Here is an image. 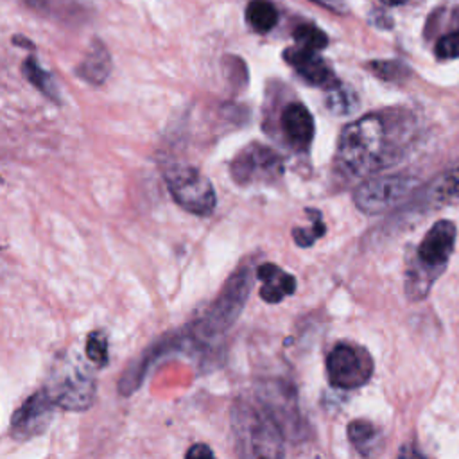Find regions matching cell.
Returning a JSON list of instances; mask_svg holds the SVG:
<instances>
[{
    "label": "cell",
    "mask_w": 459,
    "mask_h": 459,
    "mask_svg": "<svg viewBox=\"0 0 459 459\" xmlns=\"http://www.w3.org/2000/svg\"><path fill=\"white\" fill-rule=\"evenodd\" d=\"M86 355L91 362H95L97 366H104L108 362V342L104 333L100 332H93L88 335V342H86Z\"/></svg>",
    "instance_id": "21"
},
{
    "label": "cell",
    "mask_w": 459,
    "mask_h": 459,
    "mask_svg": "<svg viewBox=\"0 0 459 459\" xmlns=\"http://www.w3.org/2000/svg\"><path fill=\"white\" fill-rule=\"evenodd\" d=\"M348 439L360 454L369 455L380 443V432L373 423L366 420H355L348 425Z\"/></svg>",
    "instance_id": "15"
},
{
    "label": "cell",
    "mask_w": 459,
    "mask_h": 459,
    "mask_svg": "<svg viewBox=\"0 0 459 459\" xmlns=\"http://www.w3.org/2000/svg\"><path fill=\"white\" fill-rule=\"evenodd\" d=\"M285 61L310 84L323 86V88H333L337 82L332 68L316 54V50L303 48V47H292L283 52Z\"/></svg>",
    "instance_id": "11"
},
{
    "label": "cell",
    "mask_w": 459,
    "mask_h": 459,
    "mask_svg": "<svg viewBox=\"0 0 459 459\" xmlns=\"http://www.w3.org/2000/svg\"><path fill=\"white\" fill-rule=\"evenodd\" d=\"M385 5H402V4H407L409 0H382Z\"/></svg>",
    "instance_id": "27"
},
{
    "label": "cell",
    "mask_w": 459,
    "mask_h": 459,
    "mask_svg": "<svg viewBox=\"0 0 459 459\" xmlns=\"http://www.w3.org/2000/svg\"><path fill=\"white\" fill-rule=\"evenodd\" d=\"M246 22L256 32H269L276 22V7L269 0H251L246 7Z\"/></svg>",
    "instance_id": "16"
},
{
    "label": "cell",
    "mask_w": 459,
    "mask_h": 459,
    "mask_svg": "<svg viewBox=\"0 0 459 459\" xmlns=\"http://www.w3.org/2000/svg\"><path fill=\"white\" fill-rule=\"evenodd\" d=\"M45 389L57 407L68 411H84L95 398L93 377L81 364H74L66 357L54 366Z\"/></svg>",
    "instance_id": "6"
},
{
    "label": "cell",
    "mask_w": 459,
    "mask_h": 459,
    "mask_svg": "<svg viewBox=\"0 0 459 459\" xmlns=\"http://www.w3.org/2000/svg\"><path fill=\"white\" fill-rule=\"evenodd\" d=\"M330 95L326 99V106L330 111H333L335 115H350L357 109L359 106V99L357 95L342 84H335L333 88H330Z\"/></svg>",
    "instance_id": "18"
},
{
    "label": "cell",
    "mask_w": 459,
    "mask_h": 459,
    "mask_svg": "<svg viewBox=\"0 0 459 459\" xmlns=\"http://www.w3.org/2000/svg\"><path fill=\"white\" fill-rule=\"evenodd\" d=\"M56 407V402L50 398L45 387L30 394L13 414V437L18 441H25L41 434L50 425Z\"/></svg>",
    "instance_id": "10"
},
{
    "label": "cell",
    "mask_w": 459,
    "mask_h": 459,
    "mask_svg": "<svg viewBox=\"0 0 459 459\" xmlns=\"http://www.w3.org/2000/svg\"><path fill=\"white\" fill-rule=\"evenodd\" d=\"M430 206H445L459 201V169L439 174L425 190Z\"/></svg>",
    "instance_id": "14"
},
{
    "label": "cell",
    "mask_w": 459,
    "mask_h": 459,
    "mask_svg": "<svg viewBox=\"0 0 459 459\" xmlns=\"http://www.w3.org/2000/svg\"><path fill=\"white\" fill-rule=\"evenodd\" d=\"M23 70H25V75L27 79L39 90L43 91L47 97H52V99H57V93H56V86L50 79V75L38 65V61L34 59H27L25 65H23Z\"/></svg>",
    "instance_id": "20"
},
{
    "label": "cell",
    "mask_w": 459,
    "mask_h": 459,
    "mask_svg": "<svg viewBox=\"0 0 459 459\" xmlns=\"http://www.w3.org/2000/svg\"><path fill=\"white\" fill-rule=\"evenodd\" d=\"M436 56L441 59L459 57V30H454L436 43Z\"/></svg>",
    "instance_id": "23"
},
{
    "label": "cell",
    "mask_w": 459,
    "mask_h": 459,
    "mask_svg": "<svg viewBox=\"0 0 459 459\" xmlns=\"http://www.w3.org/2000/svg\"><path fill=\"white\" fill-rule=\"evenodd\" d=\"M371 70L385 81H396L402 77L405 66L398 61H375L371 63Z\"/></svg>",
    "instance_id": "24"
},
{
    "label": "cell",
    "mask_w": 459,
    "mask_h": 459,
    "mask_svg": "<svg viewBox=\"0 0 459 459\" xmlns=\"http://www.w3.org/2000/svg\"><path fill=\"white\" fill-rule=\"evenodd\" d=\"M455 224L452 221H437L421 238L416 249V262L407 267L405 290L411 299L427 296L432 281L445 269L455 244Z\"/></svg>",
    "instance_id": "3"
},
{
    "label": "cell",
    "mask_w": 459,
    "mask_h": 459,
    "mask_svg": "<svg viewBox=\"0 0 459 459\" xmlns=\"http://www.w3.org/2000/svg\"><path fill=\"white\" fill-rule=\"evenodd\" d=\"M251 289L249 269L235 271L224 283L219 296L192 323L188 337L199 346L219 344L238 319Z\"/></svg>",
    "instance_id": "2"
},
{
    "label": "cell",
    "mask_w": 459,
    "mask_h": 459,
    "mask_svg": "<svg viewBox=\"0 0 459 459\" xmlns=\"http://www.w3.org/2000/svg\"><path fill=\"white\" fill-rule=\"evenodd\" d=\"M332 13H337V14H344L346 13V4L342 0H310Z\"/></svg>",
    "instance_id": "25"
},
{
    "label": "cell",
    "mask_w": 459,
    "mask_h": 459,
    "mask_svg": "<svg viewBox=\"0 0 459 459\" xmlns=\"http://www.w3.org/2000/svg\"><path fill=\"white\" fill-rule=\"evenodd\" d=\"M416 185V178L405 174L373 176L355 192V204L368 215H378L400 204Z\"/></svg>",
    "instance_id": "7"
},
{
    "label": "cell",
    "mask_w": 459,
    "mask_h": 459,
    "mask_svg": "<svg viewBox=\"0 0 459 459\" xmlns=\"http://www.w3.org/2000/svg\"><path fill=\"white\" fill-rule=\"evenodd\" d=\"M292 36H294V39H296V43H298L299 47L310 48V50H316V52L321 50V48H325V47L328 45L326 34H325L321 29H317L316 25L303 23V25H299V27L294 29Z\"/></svg>",
    "instance_id": "19"
},
{
    "label": "cell",
    "mask_w": 459,
    "mask_h": 459,
    "mask_svg": "<svg viewBox=\"0 0 459 459\" xmlns=\"http://www.w3.org/2000/svg\"><path fill=\"white\" fill-rule=\"evenodd\" d=\"M281 172L280 154L262 143H249L231 161V176L238 185L274 181Z\"/></svg>",
    "instance_id": "9"
},
{
    "label": "cell",
    "mask_w": 459,
    "mask_h": 459,
    "mask_svg": "<svg viewBox=\"0 0 459 459\" xmlns=\"http://www.w3.org/2000/svg\"><path fill=\"white\" fill-rule=\"evenodd\" d=\"M231 427L240 455L276 457L281 455V429L264 409L237 402L231 411Z\"/></svg>",
    "instance_id": "4"
},
{
    "label": "cell",
    "mask_w": 459,
    "mask_h": 459,
    "mask_svg": "<svg viewBox=\"0 0 459 459\" xmlns=\"http://www.w3.org/2000/svg\"><path fill=\"white\" fill-rule=\"evenodd\" d=\"M186 457H188V459H192V457H194V459H197V457H213V452H212L206 445H201V443H199V445H194V446L186 452Z\"/></svg>",
    "instance_id": "26"
},
{
    "label": "cell",
    "mask_w": 459,
    "mask_h": 459,
    "mask_svg": "<svg viewBox=\"0 0 459 459\" xmlns=\"http://www.w3.org/2000/svg\"><path fill=\"white\" fill-rule=\"evenodd\" d=\"M412 131L407 113H368L341 131L335 163L350 178L378 172L402 158Z\"/></svg>",
    "instance_id": "1"
},
{
    "label": "cell",
    "mask_w": 459,
    "mask_h": 459,
    "mask_svg": "<svg viewBox=\"0 0 459 459\" xmlns=\"http://www.w3.org/2000/svg\"><path fill=\"white\" fill-rule=\"evenodd\" d=\"M323 233H325V224H323L319 213H316L314 224H312L308 230H305V228H296V230L292 231V237H294V240L298 242V246L307 247V246H312L314 240H317Z\"/></svg>",
    "instance_id": "22"
},
{
    "label": "cell",
    "mask_w": 459,
    "mask_h": 459,
    "mask_svg": "<svg viewBox=\"0 0 459 459\" xmlns=\"http://www.w3.org/2000/svg\"><path fill=\"white\" fill-rule=\"evenodd\" d=\"M283 134L287 136V140L298 147V149H305L308 147V143L314 138V118L310 115V111L299 104V102H290L280 118Z\"/></svg>",
    "instance_id": "12"
},
{
    "label": "cell",
    "mask_w": 459,
    "mask_h": 459,
    "mask_svg": "<svg viewBox=\"0 0 459 459\" xmlns=\"http://www.w3.org/2000/svg\"><path fill=\"white\" fill-rule=\"evenodd\" d=\"M163 178L174 201L188 213L204 217L215 210V190L212 181L199 169L186 163H170Z\"/></svg>",
    "instance_id": "5"
},
{
    "label": "cell",
    "mask_w": 459,
    "mask_h": 459,
    "mask_svg": "<svg viewBox=\"0 0 459 459\" xmlns=\"http://www.w3.org/2000/svg\"><path fill=\"white\" fill-rule=\"evenodd\" d=\"M328 380L339 389H355L366 384L373 373L369 353L353 344H337L326 359Z\"/></svg>",
    "instance_id": "8"
},
{
    "label": "cell",
    "mask_w": 459,
    "mask_h": 459,
    "mask_svg": "<svg viewBox=\"0 0 459 459\" xmlns=\"http://www.w3.org/2000/svg\"><path fill=\"white\" fill-rule=\"evenodd\" d=\"M79 74L90 81V82H102L108 74H109V56L106 54L104 48H97V50H91L90 56L84 59Z\"/></svg>",
    "instance_id": "17"
},
{
    "label": "cell",
    "mask_w": 459,
    "mask_h": 459,
    "mask_svg": "<svg viewBox=\"0 0 459 459\" xmlns=\"http://www.w3.org/2000/svg\"><path fill=\"white\" fill-rule=\"evenodd\" d=\"M256 276L264 281L260 287V298L267 303H278L296 289V280L289 273L281 271L274 264H262Z\"/></svg>",
    "instance_id": "13"
}]
</instances>
